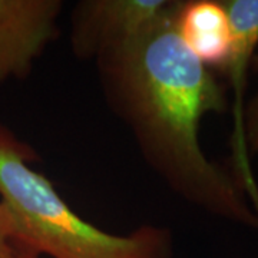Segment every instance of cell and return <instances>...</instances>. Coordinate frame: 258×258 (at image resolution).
<instances>
[{
    "label": "cell",
    "mask_w": 258,
    "mask_h": 258,
    "mask_svg": "<svg viewBox=\"0 0 258 258\" xmlns=\"http://www.w3.org/2000/svg\"><path fill=\"white\" fill-rule=\"evenodd\" d=\"M244 135L248 151L258 152V92L244 108Z\"/></svg>",
    "instance_id": "ba28073f"
},
{
    "label": "cell",
    "mask_w": 258,
    "mask_h": 258,
    "mask_svg": "<svg viewBox=\"0 0 258 258\" xmlns=\"http://www.w3.org/2000/svg\"><path fill=\"white\" fill-rule=\"evenodd\" d=\"M232 28V46L222 72L230 78L234 91V132L232 159L234 179L248 203L258 212V185L251 171L248 148L244 135V92L247 69L258 46V0H225Z\"/></svg>",
    "instance_id": "277c9868"
},
{
    "label": "cell",
    "mask_w": 258,
    "mask_h": 258,
    "mask_svg": "<svg viewBox=\"0 0 258 258\" xmlns=\"http://www.w3.org/2000/svg\"><path fill=\"white\" fill-rule=\"evenodd\" d=\"M36 161V152L0 123V203L32 252L40 258H169V237L161 228L145 225L116 235L83 220L30 166Z\"/></svg>",
    "instance_id": "7a4b0ae2"
},
{
    "label": "cell",
    "mask_w": 258,
    "mask_h": 258,
    "mask_svg": "<svg viewBox=\"0 0 258 258\" xmlns=\"http://www.w3.org/2000/svg\"><path fill=\"white\" fill-rule=\"evenodd\" d=\"M174 2L145 35L98 60L103 88L144 157L188 203L258 231V215L232 174L205 155L200 129L208 113L227 111V91L186 49Z\"/></svg>",
    "instance_id": "6da1fadb"
},
{
    "label": "cell",
    "mask_w": 258,
    "mask_h": 258,
    "mask_svg": "<svg viewBox=\"0 0 258 258\" xmlns=\"http://www.w3.org/2000/svg\"><path fill=\"white\" fill-rule=\"evenodd\" d=\"M59 0H0V83L25 78L57 35Z\"/></svg>",
    "instance_id": "5b68a950"
},
{
    "label": "cell",
    "mask_w": 258,
    "mask_h": 258,
    "mask_svg": "<svg viewBox=\"0 0 258 258\" xmlns=\"http://www.w3.org/2000/svg\"><path fill=\"white\" fill-rule=\"evenodd\" d=\"M0 258H40L20 241L15 221L3 203H0Z\"/></svg>",
    "instance_id": "52a82bcc"
},
{
    "label": "cell",
    "mask_w": 258,
    "mask_h": 258,
    "mask_svg": "<svg viewBox=\"0 0 258 258\" xmlns=\"http://www.w3.org/2000/svg\"><path fill=\"white\" fill-rule=\"evenodd\" d=\"M175 22L186 49L207 68L222 71L232 46V28L224 2H178Z\"/></svg>",
    "instance_id": "8992f818"
},
{
    "label": "cell",
    "mask_w": 258,
    "mask_h": 258,
    "mask_svg": "<svg viewBox=\"0 0 258 258\" xmlns=\"http://www.w3.org/2000/svg\"><path fill=\"white\" fill-rule=\"evenodd\" d=\"M169 0H85L75 9L71 45L75 55L96 59L145 35L168 13Z\"/></svg>",
    "instance_id": "3957f363"
}]
</instances>
